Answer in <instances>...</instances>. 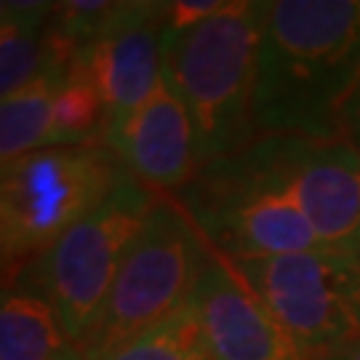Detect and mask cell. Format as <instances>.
Masks as SVG:
<instances>
[{
  "instance_id": "1",
  "label": "cell",
  "mask_w": 360,
  "mask_h": 360,
  "mask_svg": "<svg viewBox=\"0 0 360 360\" xmlns=\"http://www.w3.org/2000/svg\"><path fill=\"white\" fill-rule=\"evenodd\" d=\"M360 72V0L262 3L257 134L339 139V110Z\"/></svg>"
},
{
  "instance_id": "2",
  "label": "cell",
  "mask_w": 360,
  "mask_h": 360,
  "mask_svg": "<svg viewBox=\"0 0 360 360\" xmlns=\"http://www.w3.org/2000/svg\"><path fill=\"white\" fill-rule=\"evenodd\" d=\"M262 3L227 6L184 30L166 25L163 77L193 117L198 163L243 150L257 139V83Z\"/></svg>"
},
{
  "instance_id": "3",
  "label": "cell",
  "mask_w": 360,
  "mask_h": 360,
  "mask_svg": "<svg viewBox=\"0 0 360 360\" xmlns=\"http://www.w3.org/2000/svg\"><path fill=\"white\" fill-rule=\"evenodd\" d=\"M123 174L126 168L107 144L49 147L3 166L0 254L6 288L102 206Z\"/></svg>"
},
{
  "instance_id": "4",
  "label": "cell",
  "mask_w": 360,
  "mask_h": 360,
  "mask_svg": "<svg viewBox=\"0 0 360 360\" xmlns=\"http://www.w3.org/2000/svg\"><path fill=\"white\" fill-rule=\"evenodd\" d=\"M208 254L211 243L184 206L174 195H158L123 259L83 358L104 360L131 336L187 307Z\"/></svg>"
},
{
  "instance_id": "5",
  "label": "cell",
  "mask_w": 360,
  "mask_h": 360,
  "mask_svg": "<svg viewBox=\"0 0 360 360\" xmlns=\"http://www.w3.org/2000/svg\"><path fill=\"white\" fill-rule=\"evenodd\" d=\"M158 195L126 171L102 206L67 230L19 275H35V294L49 299L80 352L94 336L123 259Z\"/></svg>"
},
{
  "instance_id": "6",
  "label": "cell",
  "mask_w": 360,
  "mask_h": 360,
  "mask_svg": "<svg viewBox=\"0 0 360 360\" xmlns=\"http://www.w3.org/2000/svg\"><path fill=\"white\" fill-rule=\"evenodd\" d=\"M174 198L211 248L232 262L323 248L304 211L264 179L240 150L203 163Z\"/></svg>"
},
{
  "instance_id": "7",
  "label": "cell",
  "mask_w": 360,
  "mask_h": 360,
  "mask_svg": "<svg viewBox=\"0 0 360 360\" xmlns=\"http://www.w3.org/2000/svg\"><path fill=\"white\" fill-rule=\"evenodd\" d=\"M232 264L294 336L304 360H323L360 342V259L355 254L312 248L235 259Z\"/></svg>"
},
{
  "instance_id": "8",
  "label": "cell",
  "mask_w": 360,
  "mask_h": 360,
  "mask_svg": "<svg viewBox=\"0 0 360 360\" xmlns=\"http://www.w3.org/2000/svg\"><path fill=\"white\" fill-rule=\"evenodd\" d=\"M240 155L304 211L323 248L352 254L360 238V153L355 147L342 139L262 134Z\"/></svg>"
},
{
  "instance_id": "9",
  "label": "cell",
  "mask_w": 360,
  "mask_h": 360,
  "mask_svg": "<svg viewBox=\"0 0 360 360\" xmlns=\"http://www.w3.org/2000/svg\"><path fill=\"white\" fill-rule=\"evenodd\" d=\"M190 304L214 360H304L294 336L217 248L208 254Z\"/></svg>"
},
{
  "instance_id": "10",
  "label": "cell",
  "mask_w": 360,
  "mask_h": 360,
  "mask_svg": "<svg viewBox=\"0 0 360 360\" xmlns=\"http://www.w3.org/2000/svg\"><path fill=\"white\" fill-rule=\"evenodd\" d=\"M104 144L134 179L160 195L181 193L200 168L193 117L166 77L142 107L104 134Z\"/></svg>"
},
{
  "instance_id": "11",
  "label": "cell",
  "mask_w": 360,
  "mask_h": 360,
  "mask_svg": "<svg viewBox=\"0 0 360 360\" xmlns=\"http://www.w3.org/2000/svg\"><path fill=\"white\" fill-rule=\"evenodd\" d=\"M168 11L160 19L126 27L75 53V62L96 83L104 102V134L142 107L163 80V35Z\"/></svg>"
},
{
  "instance_id": "12",
  "label": "cell",
  "mask_w": 360,
  "mask_h": 360,
  "mask_svg": "<svg viewBox=\"0 0 360 360\" xmlns=\"http://www.w3.org/2000/svg\"><path fill=\"white\" fill-rule=\"evenodd\" d=\"M75 65V53L53 40L46 30L43 67L25 89L6 96L0 104V166L30 153L46 150L51 134L53 104L65 89Z\"/></svg>"
},
{
  "instance_id": "13",
  "label": "cell",
  "mask_w": 360,
  "mask_h": 360,
  "mask_svg": "<svg viewBox=\"0 0 360 360\" xmlns=\"http://www.w3.org/2000/svg\"><path fill=\"white\" fill-rule=\"evenodd\" d=\"M0 360H86L49 299L30 288L3 291Z\"/></svg>"
},
{
  "instance_id": "14",
  "label": "cell",
  "mask_w": 360,
  "mask_h": 360,
  "mask_svg": "<svg viewBox=\"0 0 360 360\" xmlns=\"http://www.w3.org/2000/svg\"><path fill=\"white\" fill-rule=\"evenodd\" d=\"M56 3L3 0L0 3V94L3 99L25 89L40 72L46 30Z\"/></svg>"
},
{
  "instance_id": "15",
  "label": "cell",
  "mask_w": 360,
  "mask_h": 360,
  "mask_svg": "<svg viewBox=\"0 0 360 360\" xmlns=\"http://www.w3.org/2000/svg\"><path fill=\"white\" fill-rule=\"evenodd\" d=\"M104 102L94 77L83 67L72 65L65 89L53 104L49 147H83L104 144Z\"/></svg>"
},
{
  "instance_id": "16",
  "label": "cell",
  "mask_w": 360,
  "mask_h": 360,
  "mask_svg": "<svg viewBox=\"0 0 360 360\" xmlns=\"http://www.w3.org/2000/svg\"><path fill=\"white\" fill-rule=\"evenodd\" d=\"M104 360H214L193 304L131 336Z\"/></svg>"
},
{
  "instance_id": "17",
  "label": "cell",
  "mask_w": 360,
  "mask_h": 360,
  "mask_svg": "<svg viewBox=\"0 0 360 360\" xmlns=\"http://www.w3.org/2000/svg\"><path fill=\"white\" fill-rule=\"evenodd\" d=\"M224 6H227V0H176V3H168V27H174V30L193 27L221 11Z\"/></svg>"
},
{
  "instance_id": "18",
  "label": "cell",
  "mask_w": 360,
  "mask_h": 360,
  "mask_svg": "<svg viewBox=\"0 0 360 360\" xmlns=\"http://www.w3.org/2000/svg\"><path fill=\"white\" fill-rule=\"evenodd\" d=\"M336 126H339V139L360 153V72L352 91H349L345 104H342V110H339Z\"/></svg>"
},
{
  "instance_id": "19",
  "label": "cell",
  "mask_w": 360,
  "mask_h": 360,
  "mask_svg": "<svg viewBox=\"0 0 360 360\" xmlns=\"http://www.w3.org/2000/svg\"><path fill=\"white\" fill-rule=\"evenodd\" d=\"M323 360H360V342H355V345H349L345 349H336V352H331L328 358Z\"/></svg>"
},
{
  "instance_id": "20",
  "label": "cell",
  "mask_w": 360,
  "mask_h": 360,
  "mask_svg": "<svg viewBox=\"0 0 360 360\" xmlns=\"http://www.w3.org/2000/svg\"><path fill=\"white\" fill-rule=\"evenodd\" d=\"M352 254L360 259V238H358V243H355V248H352Z\"/></svg>"
}]
</instances>
